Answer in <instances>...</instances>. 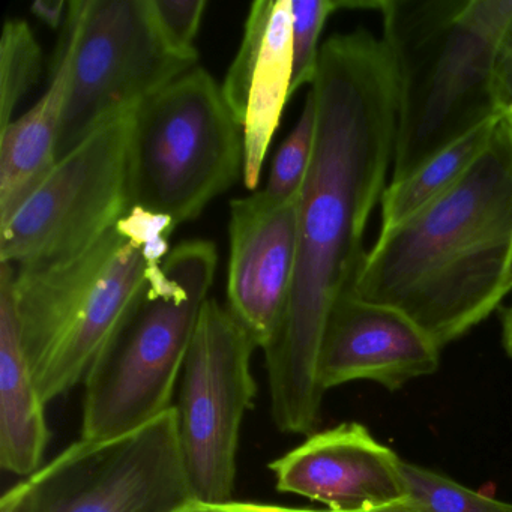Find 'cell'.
<instances>
[{
    "label": "cell",
    "instance_id": "cell-1",
    "mask_svg": "<svg viewBox=\"0 0 512 512\" xmlns=\"http://www.w3.org/2000/svg\"><path fill=\"white\" fill-rule=\"evenodd\" d=\"M316 139L298 202L299 250L286 316L265 352L274 424L314 433L325 392L323 338L364 263L368 221L391 181L397 76L385 38L359 28L332 35L310 89Z\"/></svg>",
    "mask_w": 512,
    "mask_h": 512
},
{
    "label": "cell",
    "instance_id": "cell-2",
    "mask_svg": "<svg viewBox=\"0 0 512 512\" xmlns=\"http://www.w3.org/2000/svg\"><path fill=\"white\" fill-rule=\"evenodd\" d=\"M512 116L466 175L365 256L352 295L400 311L440 349L512 292Z\"/></svg>",
    "mask_w": 512,
    "mask_h": 512
},
{
    "label": "cell",
    "instance_id": "cell-3",
    "mask_svg": "<svg viewBox=\"0 0 512 512\" xmlns=\"http://www.w3.org/2000/svg\"><path fill=\"white\" fill-rule=\"evenodd\" d=\"M397 76V137L391 181L502 115L497 61L512 29V0L373 2Z\"/></svg>",
    "mask_w": 512,
    "mask_h": 512
},
{
    "label": "cell",
    "instance_id": "cell-4",
    "mask_svg": "<svg viewBox=\"0 0 512 512\" xmlns=\"http://www.w3.org/2000/svg\"><path fill=\"white\" fill-rule=\"evenodd\" d=\"M217 263L212 242L188 241L152 268L142 301L83 382L82 439L127 436L172 409Z\"/></svg>",
    "mask_w": 512,
    "mask_h": 512
},
{
    "label": "cell",
    "instance_id": "cell-5",
    "mask_svg": "<svg viewBox=\"0 0 512 512\" xmlns=\"http://www.w3.org/2000/svg\"><path fill=\"white\" fill-rule=\"evenodd\" d=\"M155 266L116 226L64 262L14 266L23 349L44 403L85 382L142 301Z\"/></svg>",
    "mask_w": 512,
    "mask_h": 512
},
{
    "label": "cell",
    "instance_id": "cell-6",
    "mask_svg": "<svg viewBox=\"0 0 512 512\" xmlns=\"http://www.w3.org/2000/svg\"><path fill=\"white\" fill-rule=\"evenodd\" d=\"M244 161V134L221 86L191 68L137 109L131 203L178 227L244 178Z\"/></svg>",
    "mask_w": 512,
    "mask_h": 512
},
{
    "label": "cell",
    "instance_id": "cell-7",
    "mask_svg": "<svg viewBox=\"0 0 512 512\" xmlns=\"http://www.w3.org/2000/svg\"><path fill=\"white\" fill-rule=\"evenodd\" d=\"M70 59L59 158L119 113L137 109L196 67L166 40L151 0H71Z\"/></svg>",
    "mask_w": 512,
    "mask_h": 512
},
{
    "label": "cell",
    "instance_id": "cell-8",
    "mask_svg": "<svg viewBox=\"0 0 512 512\" xmlns=\"http://www.w3.org/2000/svg\"><path fill=\"white\" fill-rule=\"evenodd\" d=\"M137 109L104 122L59 158L13 217L0 224V262L16 268L64 262L103 238L133 208L130 160Z\"/></svg>",
    "mask_w": 512,
    "mask_h": 512
},
{
    "label": "cell",
    "instance_id": "cell-9",
    "mask_svg": "<svg viewBox=\"0 0 512 512\" xmlns=\"http://www.w3.org/2000/svg\"><path fill=\"white\" fill-rule=\"evenodd\" d=\"M25 512H176L191 502L178 410L127 436L80 439L25 481Z\"/></svg>",
    "mask_w": 512,
    "mask_h": 512
},
{
    "label": "cell",
    "instance_id": "cell-10",
    "mask_svg": "<svg viewBox=\"0 0 512 512\" xmlns=\"http://www.w3.org/2000/svg\"><path fill=\"white\" fill-rule=\"evenodd\" d=\"M256 349L229 308L209 298L185 359L176 407L182 460L196 502L233 500L241 425L257 395L251 371Z\"/></svg>",
    "mask_w": 512,
    "mask_h": 512
},
{
    "label": "cell",
    "instance_id": "cell-11",
    "mask_svg": "<svg viewBox=\"0 0 512 512\" xmlns=\"http://www.w3.org/2000/svg\"><path fill=\"white\" fill-rule=\"evenodd\" d=\"M299 199L262 191L230 202L227 308L266 349L286 316L299 250Z\"/></svg>",
    "mask_w": 512,
    "mask_h": 512
},
{
    "label": "cell",
    "instance_id": "cell-12",
    "mask_svg": "<svg viewBox=\"0 0 512 512\" xmlns=\"http://www.w3.org/2000/svg\"><path fill=\"white\" fill-rule=\"evenodd\" d=\"M401 460L365 425L314 431L269 464L280 493L307 497L329 511L355 512L407 500Z\"/></svg>",
    "mask_w": 512,
    "mask_h": 512
},
{
    "label": "cell",
    "instance_id": "cell-13",
    "mask_svg": "<svg viewBox=\"0 0 512 512\" xmlns=\"http://www.w3.org/2000/svg\"><path fill=\"white\" fill-rule=\"evenodd\" d=\"M440 350L400 311L350 293L338 302L326 328L319 358L320 388L326 392L365 380L397 391L436 373Z\"/></svg>",
    "mask_w": 512,
    "mask_h": 512
},
{
    "label": "cell",
    "instance_id": "cell-14",
    "mask_svg": "<svg viewBox=\"0 0 512 512\" xmlns=\"http://www.w3.org/2000/svg\"><path fill=\"white\" fill-rule=\"evenodd\" d=\"M292 0H256L241 46L221 85L244 134V181L259 185L281 113L292 97Z\"/></svg>",
    "mask_w": 512,
    "mask_h": 512
},
{
    "label": "cell",
    "instance_id": "cell-15",
    "mask_svg": "<svg viewBox=\"0 0 512 512\" xmlns=\"http://www.w3.org/2000/svg\"><path fill=\"white\" fill-rule=\"evenodd\" d=\"M14 277L16 268L0 262V466L32 476L41 469L50 431L23 349Z\"/></svg>",
    "mask_w": 512,
    "mask_h": 512
},
{
    "label": "cell",
    "instance_id": "cell-16",
    "mask_svg": "<svg viewBox=\"0 0 512 512\" xmlns=\"http://www.w3.org/2000/svg\"><path fill=\"white\" fill-rule=\"evenodd\" d=\"M68 77L70 59L62 50L40 101L0 130V224L13 217L58 163Z\"/></svg>",
    "mask_w": 512,
    "mask_h": 512
},
{
    "label": "cell",
    "instance_id": "cell-17",
    "mask_svg": "<svg viewBox=\"0 0 512 512\" xmlns=\"http://www.w3.org/2000/svg\"><path fill=\"white\" fill-rule=\"evenodd\" d=\"M502 116L488 119L473 128L401 181L389 182L380 202L379 233L400 226L454 187L481 157L493 139Z\"/></svg>",
    "mask_w": 512,
    "mask_h": 512
},
{
    "label": "cell",
    "instance_id": "cell-18",
    "mask_svg": "<svg viewBox=\"0 0 512 512\" xmlns=\"http://www.w3.org/2000/svg\"><path fill=\"white\" fill-rule=\"evenodd\" d=\"M41 64L43 53L31 26L25 20H7L0 40V130L37 83Z\"/></svg>",
    "mask_w": 512,
    "mask_h": 512
},
{
    "label": "cell",
    "instance_id": "cell-19",
    "mask_svg": "<svg viewBox=\"0 0 512 512\" xmlns=\"http://www.w3.org/2000/svg\"><path fill=\"white\" fill-rule=\"evenodd\" d=\"M406 497L419 512H512V503L470 490L442 473L401 463Z\"/></svg>",
    "mask_w": 512,
    "mask_h": 512
},
{
    "label": "cell",
    "instance_id": "cell-20",
    "mask_svg": "<svg viewBox=\"0 0 512 512\" xmlns=\"http://www.w3.org/2000/svg\"><path fill=\"white\" fill-rule=\"evenodd\" d=\"M316 139V106L308 91L304 109L292 133L284 139L272 161L268 182L262 193L275 202H292L301 196L313 158Z\"/></svg>",
    "mask_w": 512,
    "mask_h": 512
},
{
    "label": "cell",
    "instance_id": "cell-21",
    "mask_svg": "<svg viewBox=\"0 0 512 512\" xmlns=\"http://www.w3.org/2000/svg\"><path fill=\"white\" fill-rule=\"evenodd\" d=\"M340 8L341 0H292V95L316 79L320 37L329 17Z\"/></svg>",
    "mask_w": 512,
    "mask_h": 512
},
{
    "label": "cell",
    "instance_id": "cell-22",
    "mask_svg": "<svg viewBox=\"0 0 512 512\" xmlns=\"http://www.w3.org/2000/svg\"><path fill=\"white\" fill-rule=\"evenodd\" d=\"M155 19L166 40L182 55L197 58L196 41L206 0H151Z\"/></svg>",
    "mask_w": 512,
    "mask_h": 512
},
{
    "label": "cell",
    "instance_id": "cell-23",
    "mask_svg": "<svg viewBox=\"0 0 512 512\" xmlns=\"http://www.w3.org/2000/svg\"><path fill=\"white\" fill-rule=\"evenodd\" d=\"M494 98L502 115H512V29L497 61Z\"/></svg>",
    "mask_w": 512,
    "mask_h": 512
},
{
    "label": "cell",
    "instance_id": "cell-24",
    "mask_svg": "<svg viewBox=\"0 0 512 512\" xmlns=\"http://www.w3.org/2000/svg\"><path fill=\"white\" fill-rule=\"evenodd\" d=\"M176 512H326L325 509L292 508V506L268 505V503L229 502L203 503L191 500Z\"/></svg>",
    "mask_w": 512,
    "mask_h": 512
},
{
    "label": "cell",
    "instance_id": "cell-25",
    "mask_svg": "<svg viewBox=\"0 0 512 512\" xmlns=\"http://www.w3.org/2000/svg\"><path fill=\"white\" fill-rule=\"evenodd\" d=\"M65 8H68V4L64 0H37L32 4L31 11L41 22L46 23L50 28L56 29L61 25Z\"/></svg>",
    "mask_w": 512,
    "mask_h": 512
},
{
    "label": "cell",
    "instance_id": "cell-26",
    "mask_svg": "<svg viewBox=\"0 0 512 512\" xmlns=\"http://www.w3.org/2000/svg\"><path fill=\"white\" fill-rule=\"evenodd\" d=\"M25 481L10 488L0 499V512H25Z\"/></svg>",
    "mask_w": 512,
    "mask_h": 512
},
{
    "label": "cell",
    "instance_id": "cell-27",
    "mask_svg": "<svg viewBox=\"0 0 512 512\" xmlns=\"http://www.w3.org/2000/svg\"><path fill=\"white\" fill-rule=\"evenodd\" d=\"M502 340L506 353H508L509 358L512 359V301L509 307L503 311Z\"/></svg>",
    "mask_w": 512,
    "mask_h": 512
},
{
    "label": "cell",
    "instance_id": "cell-28",
    "mask_svg": "<svg viewBox=\"0 0 512 512\" xmlns=\"http://www.w3.org/2000/svg\"><path fill=\"white\" fill-rule=\"evenodd\" d=\"M326 512H341V511H329L326 509ZM355 512H419L409 500H404V502L395 503V505L383 506V508L376 509H365V511H355Z\"/></svg>",
    "mask_w": 512,
    "mask_h": 512
},
{
    "label": "cell",
    "instance_id": "cell-29",
    "mask_svg": "<svg viewBox=\"0 0 512 512\" xmlns=\"http://www.w3.org/2000/svg\"><path fill=\"white\" fill-rule=\"evenodd\" d=\"M511 287H512V274H511Z\"/></svg>",
    "mask_w": 512,
    "mask_h": 512
},
{
    "label": "cell",
    "instance_id": "cell-30",
    "mask_svg": "<svg viewBox=\"0 0 512 512\" xmlns=\"http://www.w3.org/2000/svg\"><path fill=\"white\" fill-rule=\"evenodd\" d=\"M512 116V115H511Z\"/></svg>",
    "mask_w": 512,
    "mask_h": 512
}]
</instances>
